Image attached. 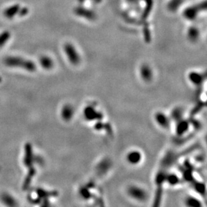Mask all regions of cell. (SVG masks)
Wrapping results in <instances>:
<instances>
[{"instance_id": "6da1fadb", "label": "cell", "mask_w": 207, "mask_h": 207, "mask_svg": "<svg viewBox=\"0 0 207 207\" xmlns=\"http://www.w3.org/2000/svg\"><path fill=\"white\" fill-rule=\"evenodd\" d=\"M4 63L10 67H20L30 72L34 71L36 68L35 64L32 61L15 56H9L6 58L4 60Z\"/></svg>"}, {"instance_id": "7a4b0ae2", "label": "cell", "mask_w": 207, "mask_h": 207, "mask_svg": "<svg viewBox=\"0 0 207 207\" xmlns=\"http://www.w3.org/2000/svg\"><path fill=\"white\" fill-rule=\"evenodd\" d=\"M127 195L133 200L138 201L139 203L146 202L148 198V192L144 187L139 186L132 184L128 187Z\"/></svg>"}, {"instance_id": "3957f363", "label": "cell", "mask_w": 207, "mask_h": 207, "mask_svg": "<svg viewBox=\"0 0 207 207\" xmlns=\"http://www.w3.org/2000/svg\"><path fill=\"white\" fill-rule=\"evenodd\" d=\"M206 9V4L204 1L202 3L198 4L195 6H190L184 10L183 15L186 20H194L198 16L199 12L205 11Z\"/></svg>"}, {"instance_id": "277c9868", "label": "cell", "mask_w": 207, "mask_h": 207, "mask_svg": "<svg viewBox=\"0 0 207 207\" xmlns=\"http://www.w3.org/2000/svg\"><path fill=\"white\" fill-rule=\"evenodd\" d=\"M64 52H65L67 58L72 65H78L81 62V56L77 52L74 46L70 43H66L64 47Z\"/></svg>"}, {"instance_id": "5b68a950", "label": "cell", "mask_w": 207, "mask_h": 207, "mask_svg": "<svg viewBox=\"0 0 207 207\" xmlns=\"http://www.w3.org/2000/svg\"><path fill=\"white\" fill-rule=\"evenodd\" d=\"M143 158V155L138 149H131L126 154L127 162L131 165H137L140 164Z\"/></svg>"}, {"instance_id": "8992f818", "label": "cell", "mask_w": 207, "mask_h": 207, "mask_svg": "<svg viewBox=\"0 0 207 207\" xmlns=\"http://www.w3.org/2000/svg\"><path fill=\"white\" fill-rule=\"evenodd\" d=\"M139 75L141 79L145 82H150L152 81L154 77V74L152 69L147 64H143L139 70Z\"/></svg>"}, {"instance_id": "52a82bcc", "label": "cell", "mask_w": 207, "mask_h": 207, "mask_svg": "<svg viewBox=\"0 0 207 207\" xmlns=\"http://www.w3.org/2000/svg\"><path fill=\"white\" fill-rule=\"evenodd\" d=\"M155 121L160 128L166 129L170 126V118L167 115L162 112H158L155 115Z\"/></svg>"}, {"instance_id": "ba28073f", "label": "cell", "mask_w": 207, "mask_h": 207, "mask_svg": "<svg viewBox=\"0 0 207 207\" xmlns=\"http://www.w3.org/2000/svg\"><path fill=\"white\" fill-rule=\"evenodd\" d=\"M74 12L77 15L89 20H93L95 19V17H96L94 12L83 7H77L75 9Z\"/></svg>"}, {"instance_id": "9c48e42d", "label": "cell", "mask_w": 207, "mask_h": 207, "mask_svg": "<svg viewBox=\"0 0 207 207\" xmlns=\"http://www.w3.org/2000/svg\"><path fill=\"white\" fill-rule=\"evenodd\" d=\"M60 115L64 121H69L71 120L74 115V109L73 106L70 104L63 106V107L61 109Z\"/></svg>"}, {"instance_id": "30bf717a", "label": "cell", "mask_w": 207, "mask_h": 207, "mask_svg": "<svg viewBox=\"0 0 207 207\" xmlns=\"http://www.w3.org/2000/svg\"><path fill=\"white\" fill-rule=\"evenodd\" d=\"M34 154L32 151V147L30 144H26L25 147V155L24 158V165L26 167L30 168L32 166L34 162Z\"/></svg>"}, {"instance_id": "8fae6325", "label": "cell", "mask_w": 207, "mask_h": 207, "mask_svg": "<svg viewBox=\"0 0 207 207\" xmlns=\"http://www.w3.org/2000/svg\"><path fill=\"white\" fill-rule=\"evenodd\" d=\"M40 64L43 69L46 70H50L54 66L52 59L46 56H43L40 58Z\"/></svg>"}, {"instance_id": "7c38bea8", "label": "cell", "mask_w": 207, "mask_h": 207, "mask_svg": "<svg viewBox=\"0 0 207 207\" xmlns=\"http://www.w3.org/2000/svg\"><path fill=\"white\" fill-rule=\"evenodd\" d=\"M188 38L191 42H196L198 39L200 32L198 29L195 26L190 27L188 30Z\"/></svg>"}, {"instance_id": "4fadbf2b", "label": "cell", "mask_w": 207, "mask_h": 207, "mask_svg": "<svg viewBox=\"0 0 207 207\" xmlns=\"http://www.w3.org/2000/svg\"><path fill=\"white\" fill-rule=\"evenodd\" d=\"M184 0H170L168 3L167 7L169 11L175 12L182 6Z\"/></svg>"}, {"instance_id": "5bb4252c", "label": "cell", "mask_w": 207, "mask_h": 207, "mask_svg": "<svg viewBox=\"0 0 207 207\" xmlns=\"http://www.w3.org/2000/svg\"><path fill=\"white\" fill-rule=\"evenodd\" d=\"M19 8L20 7L18 5H14V6L7 7L4 11V15L7 18H12L15 15H16V14H17L20 9Z\"/></svg>"}, {"instance_id": "9a60e30c", "label": "cell", "mask_w": 207, "mask_h": 207, "mask_svg": "<svg viewBox=\"0 0 207 207\" xmlns=\"http://www.w3.org/2000/svg\"><path fill=\"white\" fill-rule=\"evenodd\" d=\"M188 78H189L190 82L195 85L199 84L201 82V81H203V76L198 72H190L189 76H188Z\"/></svg>"}, {"instance_id": "2e32d148", "label": "cell", "mask_w": 207, "mask_h": 207, "mask_svg": "<svg viewBox=\"0 0 207 207\" xmlns=\"http://www.w3.org/2000/svg\"><path fill=\"white\" fill-rule=\"evenodd\" d=\"M185 204L188 206H201V203L200 200L195 197L189 196V197L186 198L185 199Z\"/></svg>"}, {"instance_id": "e0dca14e", "label": "cell", "mask_w": 207, "mask_h": 207, "mask_svg": "<svg viewBox=\"0 0 207 207\" xmlns=\"http://www.w3.org/2000/svg\"><path fill=\"white\" fill-rule=\"evenodd\" d=\"M30 172H28L27 177H26V180L24 183V186H23L24 188H26L28 187V186H29L30 184L31 183V181H32V178L34 176V175L36 174V170H35L34 168L32 166L30 167Z\"/></svg>"}, {"instance_id": "ac0fdd59", "label": "cell", "mask_w": 207, "mask_h": 207, "mask_svg": "<svg viewBox=\"0 0 207 207\" xmlns=\"http://www.w3.org/2000/svg\"><path fill=\"white\" fill-rule=\"evenodd\" d=\"M1 200L5 204H6L7 206L16 205L14 198L9 195H4L1 196Z\"/></svg>"}, {"instance_id": "d6986e66", "label": "cell", "mask_w": 207, "mask_h": 207, "mask_svg": "<svg viewBox=\"0 0 207 207\" xmlns=\"http://www.w3.org/2000/svg\"><path fill=\"white\" fill-rule=\"evenodd\" d=\"M10 38V34L8 32H4L0 34V48L6 44Z\"/></svg>"}, {"instance_id": "ffe728a7", "label": "cell", "mask_w": 207, "mask_h": 207, "mask_svg": "<svg viewBox=\"0 0 207 207\" xmlns=\"http://www.w3.org/2000/svg\"><path fill=\"white\" fill-rule=\"evenodd\" d=\"M152 6H153V2H152V0H146V9L144 10L143 17L144 18H146L147 17V15H149V12H151Z\"/></svg>"}, {"instance_id": "44dd1931", "label": "cell", "mask_w": 207, "mask_h": 207, "mask_svg": "<svg viewBox=\"0 0 207 207\" xmlns=\"http://www.w3.org/2000/svg\"><path fill=\"white\" fill-rule=\"evenodd\" d=\"M149 28L147 26H146L144 28V35H145V40L147 42H149L150 40V33L149 31Z\"/></svg>"}, {"instance_id": "7402d4cb", "label": "cell", "mask_w": 207, "mask_h": 207, "mask_svg": "<svg viewBox=\"0 0 207 207\" xmlns=\"http://www.w3.org/2000/svg\"><path fill=\"white\" fill-rule=\"evenodd\" d=\"M128 1L129 2H131H131H134V1H135L136 0H128Z\"/></svg>"}, {"instance_id": "603a6c76", "label": "cell", "mask_w": 207, "mask_h": 207, "mask_svg": "<svg viewBox=\"0 0 207 207\" xmlns=\"http://www.w3.org/2000/svg\"><path fill=\"white\" fill-rule=\"evenodd\" d=\"M1 78H0V82H1Z\"/></svg>"}]
</instances>
